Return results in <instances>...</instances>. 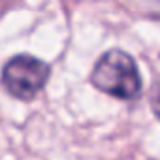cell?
Masks as SVG:
<instances>
[{"mask_svg": "<svg viewBox=\"0 0 160 160\" xmlns=\"http://www.w3.org/2000/svg\"><path fill=\"white\" fill-rule=\"evenodd\" d=\"M49 77L51 66L45 60L28 53H19L4 64L0 81L10 96L30 102L43 91Z\"/></svg>", "mask_w": 160, "mask_h": 160, "instance_id": "cell-2", "label": "cell"}, {"mask_svg": "<svg viewBox=\"0 0 160 160\" xmlns=\"http://www.w3.org/2000/svg\"><path fill=\"white\" fill-rule=\"evenodd\" d=\"M91 85L117 100L134 102L141 96L143 79L132 55L122 49H109L96 60L91 77Z\"/></svg>", "mask_w": 160, "mask_h": 160, "instance_id": "cell-1", "label": "cell"}, {"mask_svg": "<svg viewBox=\"0 0 160 160\" xmlns=\"http://www.w3.org/2000/svg\"><path fill=\"white\" fill-rule=\"evenodd\" d=\"M151 109H152L154 117L160 121V77L154 81V85L151 89Z\"/></svg>", "mask_w": 160, "mask_h": 160, "instance_id": "cell-3", "label": "cell"}]
</instances>
